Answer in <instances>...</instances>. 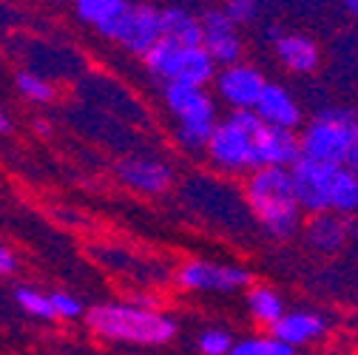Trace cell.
Returning a JSON list of instances; mask_svg holds the SVG:
<instances>
[{
	"label": "cell",
	"mask_w": 358,
	"mask_h": 355,
	"mask_svg": "<svg viewBox=\"0 0 358 355\" xmlns=\"http://www.w3.org/2000/svg\"><path fill=\"white\" fill-rule=\"evenodd\" d=\"M245 199L259 219V225L276 236L287 239L301 225V208L293 191V180L287 168H259L248 176Z\"/></svg>",
	"instance_id": "obj_1"
},
{
	"label": "cell",
	"mask_w": 358,
	"mask_h": 355,
	"mask_svg": "<svg viewBox=\"0 0 358 355\" xmlns=\"http://www.w3.org/2000/svg\"><path fill=\"white\" fill-rule=\"evenodd\" d=\"M88 327L108 341L157 347L176 335L173 319L140 304H100L88 313Z\"/></svg>",
	"instance_id": "obj_2"
},
{
	"label": "cell",
	"mask_w": 358,
	"mask_h": 355,
	"mask_svg": "<svg viewBox=\"0 0 358 355\" xmlns=\"http://www.w3.org/2000/svg\"><path fill=\"white\" fill-rule=\"evenodd\" d=\"M358 143V125L347 108H324L299 137V157L322 165H347Z\"/></svg>",
	"instance_id": "obj_3"
},
{
	"label": "cell",
	"mask_w": 358,
	"mask_h": 355,
	"mask_svg": "<svg viewBox=\"0 0 358 355\" xmlns=\"http://www.w3.org/2000/svg\"><path fill=\"white\" fill-rule=\"evenodd\" d=\"M262 119L253 111H231L213 125L208 140V157L222 171H256V137Z\"/></svg>",
	"instance_id": "obj_4"
},
{
	"label": "cell",
	"mask_w": 358,
	"mask_h": 355,
	"mask_svg": "<svg viewBox=\"0 0 358 355\" xmlns=\"http://www.w3.org/2000/svg\"><path fill=\"white\" fill-rule=\"evenodd\" d=\"M165 103L171 108V114L179 119L176 128V140L191 151H199L208 145L213 125L219 122L216 117V106L208 97L205 88H194V85H182V82H168L165 85Z\"/></svg>",
	"instance_id": "obj_5"
},
{
	"label": "cell",
	"mask_w": 358,
	"mask_h": 355,
	"mask_svg": "<svg viewBox=\"0 0 358 355\" xmlns=\"http://www.w3.org/2000/svg\"><path fill=\"white\" fill-rule=\"evenodd\" d=\"M148 71L168 82H182L194 88H205L216 77V66L202 46H173L168 40H159L157 46L143 57Z\"/></svg>",
	"instance_id": "obj_6"
},
{
	"label": "cell",
	"mask_w": 358,
	"mask_h": 355,
	"mask_svg": "<svg viewBox=\"0 0 358 355\" xmlns=\"http://www.w3.org/2000/svg\"><path fill=\"white\" fill-rule=\"evenodd\" d=\"M341 165H322V162H313L299 157L287 171H290V180H293V191L299 199L301 213H330V196L336 188V173Z\"/></svg>",
	"instance_id": "obj_7"
},
{
	"label": "cell",
	"mask_w": 358,
	"mask_h": 355,
	"mask_svg": "<svg viewBox=\"0 0 358 355\" xmlns=\"http://www.w3.org/2000/svg\"><path fill=\"white\" fill-rule=\"evenodd\" d=\"M103 34L131 55L145 57L159 43V9L151 3H128L125 12Z\"/></svg>",
	"instance_id": "obj_8"
},
{
	"label": "cell",
	"mask_w": 358,
	"mask_h": 355,
	"mask_svg": "<svg viewBox=\"0 0 358 355\" xmlns=\"http://www.w3.org/2000/svg\"><path fill=\"white\" fill-rule=\"evenodd\" d=\"M176 282L185 290L194 293H236L253 282L250 270L239 268V264H222V261H188L179 268Z\"/></svg>",
	"instance_id": "obj_9"
},
{
	"label": "cell",
	"mask_w": 358,
	"mask_h": 355,
	"mask_svg": "<svg viewBox=\"0 0 358 355\" xmlns=\"http://www.w3.org/2000/svg\"><path fill=\"white\" fill-rule=\"evenodd\" d=\"M202 49L208 52V57L213 60V66H236L242 60V37L239 29L222 15V9H208L202 12Z\"/></svg>",
	"instance_id": "obj_10"
},
{
	"label": "cell",
	"mask_w": 358,
	"mask_h": 355,
	"mask_svg": "<svg viewBox=\"0 0 358 355\" xmlns=\"http://www.w3.org/2000/svg\"><path fill=\"white\" fill-rule=\"evenodd\" d=\"M213 85H216V94L228 106H234V111H253V106L259 103L262 88L267 85V80L262 77L259 68L236 63V66H228V68L216 71Z\"/></svg>",
	"instance_id": "obj_11"
},
{
	"label": "cell",
	"mask_w": 358,
	"mask_h": 355,
	"mask_svg": "<svg viewBox=\"0 0 358 355\" xmlns=\"http://www.w3.org/2000/svg\"><path fill=\"white\" fill-rule=\"evenodd\" d=\"M253 114L271 128H282V131H296L301 125V108L296 103V97L279 82H267L262 88V97L253 106Z\"/></svg>",
	"instance_id": "obj_12"
},
{
	"label": "cell",
	"mask_w": 358,
	"mask_h": 355,
	"mask_svg": "<svg viewBox=\"0 0 358 355\" xmlns=\"http://www.w3.org/2000/svg\"><path fill=\"white\" fill-rule=\"evenodd\" d=\"M296 159H299L296 131L262 125L256 137V171L259 168H290Z\"/></svg>",
	"instance_id": "obj_13"
},
{
	"label": "cell",
	"mask_w": 358,
	"mask_h": 355,
	"mask_svg": "<svg viewBox=\"0 0 358 355\" xmlns=\"http://www.w3.org/2000/svg\"><path fill=\"white\" fill-rule=\"evenodd\" d=\"M117 173H120V180L125 185H131L134 191H143V194H162L173 182V173H171V168L165 162L145 159V157L122 159Z\"/></svg>",
	"instance_id": "obj_14"
},
{
	"label": "cell",
	"mask_w": 358,
	"mask_h": 355,
	"mask_svg": "<svg viewBox=\"0 0 358 355\" xmlns=\"http://www.w3.org/2000/svg\"><path fill=\"white\" fill-rule=\"evenodd\" d=\"M327 330V321L322 319V313H313V310H296V313H285L273 327L271 335L287 347H301L322 338Z\"/></svg>",
	"instance_id": "obj_15"
},
{
	"label": "cell",
	"mask_w": 358,
	"mask_h": 355,
	"mask_svg": "<svg viewBox=\"0 0 358 355\" xmlns=\"http://www.w3.org/2000/svg\"><path fill=\"white\" fill-rule=\"evenodd\" d=\"M159 40L173 46H202V20L185 6L159 9Z\"/></svg>",
	"instance_id": "obj_16"
},
{
	"label": "cell",
	"mask_w": 358,
	"mask_h": 355,
	"mask_svg": "<svg viewBox=\"0 0 358 355\" xmlns=\"http://www.w3.org/2000/svg\"><path fill=\"white\" fill-rule=\"evenodd\" d=\"M304 236H307L310 247H316L322 253H336L352 236L350 233V219L336 216V213H316V216H310Z\"/></svg>",
	"instance_id": "obj_17"
},
{
	"label": "cell",
	"mask_w": 358,
	"mask_h": 355,
	"mask_svg": "<svg viewBox=\"0 0 358 355\" xmlns=\"http://www.w3.org/2000/svg\"><path fill=\"white\" fill-rule=\"evenodd\" d=\"M276 37V55L282 60L285 68L296 71V74H310V71H316L319 66V46H316V40L307 37V34H279L273 31Z\"/></svg>",
	"instance_id": "obj_18"
},
{
	"label": "cell",
	"mask_w": 358,
	"mask_h": 355,
	"mask_svg": "<svg viewBox=\"0 0 358 355\" xmlns=\"http://www.w3.org/2000/svg\"><path fill=\"white\" fill-rule=\"evenodd\" d=\"M248 307H250L253 319H256L259 324H264V327H273V324L287 313L282 296H279L273 287H264V284H259V287H253V290L248 293Z\"/></svg>",
	"instance_id": "obj_19"
},
{
	"label": "cell",
	"mask_w": 358,
	"mask_h": 355,
	"mask_svg": "<svg viewBox=\"0 0 358 355\" xmlns=\"http://www.w3.org/2000/svg\"><path fill=\"white\" fill-rule=\"evenodd\" d=\"M330 213L336 216H355L358 213V176L341 165L338 173H336V188H333V196H330Z\"/></svg>",
	"instance_id": "obj_20"
},
{
	"label": "cell",
	"mask_w": 358,
	"mask_h": 355,
	"mask_svg": "<svg viewBox=\"0 0 358 355\" xmlns=\"http://www.w3.org/2000/svg\"><path fill=\"white\" fill-rule=\"evenodd\" d=\"M128 0H80L77 3V15L83 23L94 26L100 34L125 12Z\"/></svg>",
	"instance_id": "obj_21"
},
{
	"label": "cell",
	"mask_w": 358,
	"mask_h": 355,
	"mask_svg": "<svg viewBox=\"0 0 358 355\" xmlns=\"http://www.w3.org/2000/svg\"><path fill=\"white\" fill-rule=\"evenodd\" d=\"M228 355H296V349L276 341L273 335H256V338L236 341Z\"/></svg>",
	"instance_id": "obj_22"
},
{
	"label": "cell",
	"mask_w": 358,
	"mask_h": 355,
	"mask_svg": "<svg viewBox=\"0 0 358 355\" xmlns=\"http://www.w3.org/2000/svg\"><path fill=\"white\" fill-rule=\"evenodd\" d=\"M15 298H17V304L26 310L29 316H34V319H55V310H52L49 296H43L40 290L20 287V290L15 293Z\"/></svg>",
	"instance_id": "obj_23"
},
{
	"label": "cell",
	"mask_w": 358,
	"mask_h": 355,
	"mask_svg": "<svg viewBox=\"0 0 358 355\" xmlns=\"http://www.w3.org/2000/svg\"><path fill=\"white\" fill-rule=\"evenodd\" d=\"M17 88L34 103H49L55 97V85L49 80H43L40 74H31V71H20L17 74Z\"/></svg>",
	"instance_id": "obj_24"
},
{
	"label": "cell",
	"mask_w": 358,
	"mask_h": 355,
	"mask_svg": "<svg viewBox=\"0 0 358 355\" xmlns=\"http://www.w3.org/2000/svg\"><path fill=\"white\" fill-rule=\"evenodd\" d=\"M231 347H234V338L225 330H205L199 335V352L202 355H228Z\"/></svg>",
	"instance_id": "obj_25"
},
{
	"label": "cell",
	"mask_w": 358,
	"mask_h": 355,
	"mask_svg": "<svg viewBox=\"0 0 358 355\" xmlns=\"http://www.w3.org/2000/svg\"><path fill=\"white\" fill-rule=\"evenodd\" d=\"M256 12H259V3H256V0H228V3L222 6V15H225L236 29H239L242 23L256 20Z\"/></svg>",
	"instance_id": "obj_26"
},
{
	"label": "cell",
	"mask_w": 358,
	"mask_h": 355,
	"mask_svg": "<svg viewBox=\"0 0 358 355\" xmlns=\"http://www.w3.org/2000/svg\"><path fill=\"white\" fill-rule=\"evenodd\" d=\"M49 301H52V310H55V319H77V316H83V304L69 293H52Z\"/></svg>",
	"instance_id": "obj_27"
},
{
	"label": "cell",
	"mask_w": 358,
	"mask_h": 355,
	"mask_svg": "<svg viewBox=\"0 0 358 355\" xmlns=\"http://www.w3.org/2000/svg\"><path fill=\"white\" fill-rule=\"evenodd\" d=\"M15 270H17V259H15V253H12L6 245H0V273L9 276V273H15Z\"/></svg>",
	"instance_id": "obj_28"
},
{
	"label": "cell",
	"mask_w": 358,
	"mask_h": 355,
	"mask_svg": "<svg viewBox=\"0 0 358 355\" xmlns=\"http://www.w3.org/2000/svg\"><path fill=\"white\" fill-rule=\"evenodd\" d=\"M347 168L358 176V143H355V148H352V154H350V159H347Z\"/></svg>",
	"instance_id": "obj_29"
},
{
	"label": "cell",
	"mask_w": 358,
	"mask_h": 355,
	"mask_svg": "<svg viewBox=\"0 0 358 355\" xmlns=\"http://www.w3.org/2000/svg\"><path fill=\"white\" fill-rule=\"evenodd\" d=\"M9 131H12V122H9V117L3 111H0V134H9Z\"/></svg>",
	"instance_id": "obj_30"
},
{
	"label": "cell",
	"mask_w": 358,
	"mask_h": 355,
	"mask_svg": "<svg viewBox=\"0 0 358 355\" xmlns=\"http://www.w3.org/2000/svg\"><path fill=\"white\" fill-rule=\"evenodd\" d=\"M350 233L358 239V213H355V219H352V225H350Z\"/></svg>",
	"instance_id": "obj_31"
},
{
	"label": "cell",
	"mask_w": 358,
	"mask_h": 355,
	"mask_svg": "<svg viewBox=\"0 0 358 355\" xmlns=\"http://www.w3.org/2000/svg\"><path fill=\"white\" fill-rule=\"evenodd\" d=\"M347 9H350L355 17H358V0H350V3H347Z\"/></svg>",
	"instance_id": "obj_32"
},
{
	"label": "cell",
	"mask_w": 358,
	"mask_h": 355,
	"mask_svg": "<svg viewBox=\"0 0 358 355\" xmlns=\"http://www.w3.org/2000/svg\"><path fill=\"white\" fill-rule=\"evenodd\" d=\"M355 125H358V117H355Z\"/></svg>",
	"instance_id": "obj_33"
}]
</instances>
